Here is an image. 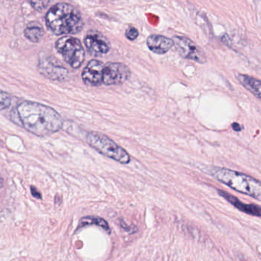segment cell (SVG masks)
Returning a JSON list of instances; mask_svg holds the SVG:
<instances>
[{
  "label": "cell",
  "mask_w": 261,
  "mask_h": 261,
  "mask_svg": "<svg viewBox=\"0 0 261 261\" xmlns=\"http://www.w3.org/2000/svg\"><path fill=\"white\" fill-rule=\"evenodd\" d=\"M12 115L17 117L19 124L27 130L38 137H48L63 126L62 117L56 110L36 102H22Z\"/></svg>",
  "instance_id": "1"
},
{
  "label": "cell",
  "mask_w": 261,
  "mask_h": 261,
  "mask_svg": "<svg viewBox=\"0 0 261 261\" xmlns=\"http://www.w3.org/2000/svg\"><path fill=\"white\" fill-rule=\"evenodd\" d=\"M46 25L54 34L61 36L79 33L83 29L84 22L75 7L62 3L50 9L46 15Z\"/></svg>",
  "instance_id": "2"
},
{
  "label": "cell",
  "mask_w": 261,
  "mask_h": 261,
  "mask_svg": "<svg viewBox=\"0 0 261 261\" xmlns=\"http://www.w3.org/2000/svg\"><path fill=\"white\" fill-rule=\"evenodd\" d=\"M209 172L215 179L224 183L233 190L260 201L261 184L258 180L245 174L225 168L215 166L211 168Z\"/></svg>",
  "instance_id": "3"
},
{
  "label": "cell",
  "mask_w": 261,
  "mask_h": 261,
  "mask_svg": "<svg viewBox=\"0 0 261 261\" xmlns=\"http://www.w3.org/2000/svg\"><path fill=\"white\" fill-rule=\"evenodd\" d=\"M86 140L91 147L111 160L121 164H128L130 162L129 153L105 134L91 132L87 135Z\"/></svg>",
  "instance_id": "4"
},
{
  "label": "cell",
  "mask_w": 261,
  "mask_h": 261,
  "mask_svg": "<svg viewBox=\"0 0 261 261\" xmlns=\"http://www.w3.org/2000/svg\"><path fill=\"white\" fill-rule=\"evenodd\" d=\"M56 48L71 68L77 69L82 66L85 53L79 39L64 36L56 42Z\"/></svg>",
  "instance_id": "5"
},
{
  "label": "cell",
  "mask_w": 261,
  "mask_h": 261,
  "mask_svg": "<svg viewBox=\"0 0 261 261\" xmlns=\"http://www.w3.org/2000/svg\"><path fill=\"white\" fill-rule=\"evenodd\" d=\"M172 40L175 48L181 57L195 61L198 63H205L207 59L204 51L189 38L174 36Z\"/></svg>",
  "instance_id": "6"
},
{
  "label": "cell",
  "mask_w": 261,
  "mask_h": 261,
  "mask_svg": "<svg viewBox=\"0 0 261 261\" xmlns=\"http://www.w3.org/2000/svg\"><path fill=\"white\" fill-rule=\"evenodd\" d=\"M38 67L41 74L53 81L66 80L69 74L68 70L57 59L46 55L40 56Z\"/></svg>",
  "instance_id": "7"
},
{
  "label": "cell",
  "mask_w": 261,
  "mask_h": 261,
  "mask_svg": "<svg viewBox=\"0 0 261 261\" xmlns=\"http://www.w3.org/2000/svg\"><path fill=\"white\" fill-rule=\"evenodd\" d=\"M130 70L123 63L111 62L105 65L103 84L105 85H122L130 77Z\"/></svg>",
  "instance_id": "8"
},
{
  "label": "cell",
  "mask_w": 261,
  "mask_h": 261,
  "mask_svg": "<svg viewBox=\"0 0 261 261\" xmlns=\"http://www.w3.org/2000/svg\"><path fill=\"white\" fill-rule=\"evenodd\" d=\"M105 65L100 61L91 60L82 72V79L88 86H100L103 84Z\"/></svg>",
  "instance_id": "9"
},
{
  "label": "cell",
  "mask_w": 261,
  "mask_h": 261,
  "mask_svg": "<svg viewBox=\"0 0 261 261\" xmlns=\"http://www.w3.org/2000/svg\"><path fill=\"white\" fill-rule=\"evenodd\" d=\"M85 44L89 53L94 56L107 54L111 49L109 41L98 33H89L85 38Z\"/></svg>",
  "instance_id": "10"
},
{
  "label": "cell",
  "mask_w": 261,
  "mask_h": 261,
  "mask_svg": "<svg viewBox=\"0 0 261 261\" xmlns=\"http://www.w3.org/2000/svg\"><path fill=\"white\" fill-rule=\"evenodd\" d=\"M147 46L155 54H166L174 46L173 40L160 35H152L148 38Z\"/></svg>",
  "instance_id": "11"
},
{
  "label": "cell",
  "mask_w": 261,
  "mask_h": 261,
  "mask_svg": "<svg viewBox=\"0 0 261 261\" xmlns=\"http://www.w3.org/2000/svg\"><path fill=\"white\" fill-rule=\"evenodd\" d=\"M218 194L223 198H225L228 202L233 204L235 207L244 212V213L248 214V215H253V216L260 217L261 208L259 206L254 205V204H247L241 202L238 198L233 195H230L227 192H224L222 190H218Z\"/></svg>",
  "instance_id": "12"
},
{
  "label": "cell",
  "mask_w": 261,
  "mask_h": 261,
  "mask_svg": "<svg viewBox=\"0 0 261 261\" xmlns=\"http://www.w3.org/2000/svg\"><path fill=\"white\" fill-rule=\"evenodd\" d=\"M237 79L246 89L258 99H260V82L258 79L242 74H238Z\"/></svg>",
  "instance_id": "13"
},
{
  "label": "cell",
  "mask_w": 261,
  "mask_h": 261,
  "mask_svg": "<svg viewBox=\"0 0 261 261\" xmlns=\"http://www.w3.org/2000/svg\"><path fill=\"white\" fill-rule=\"evenodd\" d=\"M45 34V30L39 22H33L27 25L25 36L29 40L34 43L40 42Z\"/></svg>",
  "instance_id": "14"
},
{
  "label": "cell",
  "mask_w": 261,
  "mask_h": 261,
  "mask_svg": "<svg viewBox=\"0 0 261 261\" xmlns=\"http://www.w3.org/2000/svg\"><path fill=\"white\" fill-rule=\"evenodd\" d=\"M81 225H97L99 227H102L105 229L108 233H111V228H110L109 224L103 218L100 217L96 216H88L83 218L81 221Z\"/></svg>",
  "instance_id": "15"
},
{
  "label": "cell",
  "mask_w": 261,
  "mask_h": 261,
  "mask_svg": "<svg viewBox=\"0 0 261 261\" xmlns=\"http://www.w3.org/2000/svg\"><path fill=\"white\" fill-rule=\"evenodd\" d=\"M28 2L36 11L42 12L46 10L51 0H28Z\"/></svg>",
  "instance_id": "16"
},
{
  "label": "cell",
  "mask_w": 261,
  "mask_h": 261,
  "mask_svg": "<svg viewBox=\"0 0 261 261\" xmlns=\"http://www.w3.org/2000/svg\"><path fill=\"white\" fill-rule=\"evenodd\" d=\"M12 97L8 93L0 89V111L7 109L11 105Z\"/></svg>",
  "instance_id": "17"
},
{
  "label": "cell",
  "mask_w": 261,
  "mask_h": 261,
  "mask_svg": "<svg viewBox=\"0 0 261 261\" xmlns=\"http://www.w3.org/2000/svg\"><path fill=\"white\" fill-rule=\"evenodd\" d=\"M126 36L129 40H135L139 36V32L134 27H130L126 31Z\"/></svg>",
  "instance_id": "18"
},
{
  "label": "cell",
  "mask_w": 261,
  "mask_h": 261,
  "mask_svg": "<svg viewBox=\"0 0 261 261\" xmlns=\"http://www.w3.org/2000/svg\"><path fill=\"white\" fill-rule=\"evenodd\" d=\"M31 192L32 194H33V196L35 197V198H42V197H41L40 192H39V191H38L37 189H36V188L33 187V186H32L31 187Z\"/></svg>",
  "instance_id": "19"
},
{
  "label": "cell",
  "mask_w": 261,
  "mask_h": 261,
  "mask_svg": "<svg viewBox=\"0 0 261 261\" xmlns=\"http://www.w3.org/2000/svg\"><path fill=\"white\" fill-rule=\"evenodd\" d=\"M232 127H233V130L235 131H241V129H242V128L240 126V125L236 123H233V125H232Z\"/></svg>",
  "instance_id": "20"
}]
</instances>
